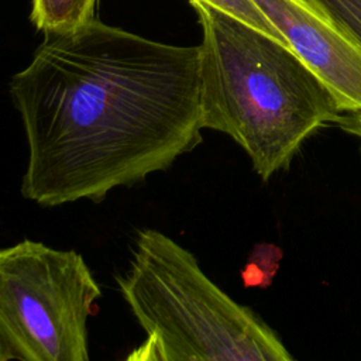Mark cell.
I'll use <instances>...</instances> for the list:
<instances>
[{
    "label": "cell",
    "instance_id": "1",
    "mask_svg": "<svg viewBox=\"0 0 361 361\" xmlns=\"http://www.w3.org/2000/svg\"><path fill=\"white\" fill-rule=\"evenodd\" d=\"M8 90L28 147L21 195L44 207L99 203L202 142L199 45L94 18L45 34Z\"/></svg>",
    "mask_w": 361,
    "mask_h": 361
},
{
    "label": "cell",
    "instance_id": "2",
    "mask_svg": "<svg viewBox=\"0 0 361 361\" xmlns=\"http://www.w3.org/2000/svg\"><path fill=\"white\" fill-rule=\"evenodd\" d=\"M189 1L202 27V127L230 135L268 180L343 110L290 47L203 0Z\"/></svg>",
    "mask_w": 361,
    "mask_h": 361
},
{
    "label": "cell",
    "instance_id": "3",
    "mask_svg": "<svg viewBox=\"0 0 361 361\" xmlns=\"http://www.w3.org/2000/svg\"><path fill=\"white\" fill-rule=\"evenodd\" d=\"M117 285L145 333L127 360L288 361L292 355L250 307L233 300L169 235L142 228Z\"/></svg>",
    "mask_w": 361,
    "mask_h": 361
},
{
    "label": "cell",
    "instance_id": "4",
    "mask_svg": "<svg viewBox=\"0 0 361 361\" xmlns=\"http://www.w3.org/2000/svg\"><path fill=\"white\" fill-rule=\"evenodd\" d=\"M102 290L83 257L39 241L0 248V361H87Z\"/></svg>",
    "mask_w": 361,
    "mask_h": 361
},
{
    "label": "cell",
    "instance_id": "5",
    "mask_svg": "<svg viewBox=\"0 0 361 361\" xmlns=\"http://www.w3.org/2000/svg\"><path fill=\"white\" fill-rule=\"evenodd\" d=\"M343 111H361V47L309 0H254Z\"/></svg>",
    "mask_w": 361,
    "mask_h": 361
},
{
    "label": "cell",
    "instance_id": "6",
    "mask_svg": "<svg viewBox=\"0 0 361 361\" xmlns=\"http://www.w3.org/2000/svg\"><path fill=\"white\" fill-rule=\"evenodd\" d=\"M97 0H31V21L45 34L76 30L94 20Z\"/></svg>",
    "mask_w": 361,
    "mask_h": 361
},
{
    "label": "cell",
    "instance_id": "7",
    "mask_svg": "<svg viewBox=\"0 0 361 361\" xmlns=\"http://www.w3.org/2000/svg\"><path fill=\"white\" fill-rule=\"evenodd\" d=\"M219 10L241 20L243 23L262 31L264 34L275 38L276 41L288 45L282 34L274 27V24L267 18L261 8L254 3V0H203ZM289 47V45H288Z\"/></svg>",
    "mask_w": 361,
    "mask_h": 361
},
{
    "label": "cell",
    "instance_id": "8",
    "mask_svg": "<svg viewBox=\"0 0 361 361\" xmlns=\"http://www.w3.org/2000/svg\"><path fill=\"white\" fill-rule=\"evenodd\" d=\"M361 47V0H309Z\"/></svg>",
    "mask_w": 361,
    "mask_h": 361
},
{
    "label": "cell",
    "instance_id": "9",
    "mask_svg": "<svg viewBox=\"0 0 361 361\" xmlns=\"http://www.w3.org/2000/svg\"><path fill=\"white\" fill-rule=\"evenodd\" d=\"M334 124L361 141V111H343Z\"/></svg>",
    "mask_w": 361,
    "mask_h": 361
}]
</instances>
